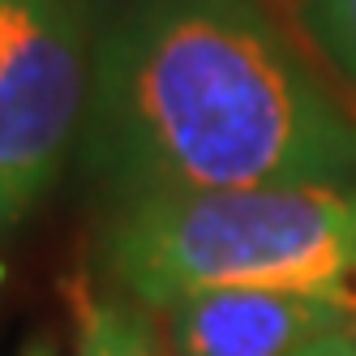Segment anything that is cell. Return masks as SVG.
<instances>
[{
	"label": "cell",
	"instance_id": "cell-1",
	"mask_svg": "<svg viewBox=\"0 0 356 356\" xmlns=\"http://www.w3.org/2000/svg\"><path fill=\"white\" fill-rule=\"evenodd\" d=\"M82 168L112 207L356 189V108L258 0H129L90 56Z\"/></svg>",
	"mask_w": 356,
	"mask_h": 356
},
{
	"label": "cell",
	"instance_id": "cell-2",
	"mask_svg": "<svg viewBox=\"0 0 356 356\" xmlns=\"http://www.w3.org/2000/svg\"><path fill=\"white\" fill-rule=\"evenodd\" d=\"M99 262L112 288L150 314L223 292L326 296L356 314V189H215L112 207Z\"/></svg>",
	"mask_w": 356,
	"mask_h": 356
},
{
	"label": "cell",
	"instance_id": "cell-3",
	"mask_svg": "<svg viewBox=\"0 0 356 356\" xmlns=\"http://www.w3.org/2000/svg\"><path fill=\"white\" fill-rule=\"evenodd\" d=\"M90 99L78 0H0V236L56 185Z\"/></svg>",
	"mask_w": 356,
	"mask_h": 356
},
{
	"label": "cell",
	"instance_id": "cell-4",
	"mask_svg": "<svg viewBox=\"0 0 356 356\" xmlns=\"http://www.w3.org/2000/svg\"><path fill=\"white\" fill-rule=\"evenodd\" d=\"M172 356H305L356 330V314L326 296L223 288L159 309Z\"/></svg>",
	"mask_w": 356,
	"mask_h": 356
},
{
	"label": "cell",
	"instance_id": "cell-5",
	"mask_svg": "<svg viewBox=\"0 0 356 356\" xmlns=\"http://www.w3.org/2000/svg\"><path fill=\"white\" fill-rule=\"evenodd\" d=\"M73 305V356H163V339L150 309L124 292H95L90 284L69 288Z\"/></svg>",
	"mask_w": 356,
	"mask_h": 356
},
{
	"label": "cell",
	"instance_id": "cell-6",
	"mask_svg": "<svg viewBox=\"0 0 356 356\" xmlns=\"http://www.w3.org/2000/svg\"><path fill=\"white\" fill-rule=\"evenodd\" d=\"M309 31L356 95V0H309Z\"/></svg>",
	"mask_w": 356,
	"mask_h": 356
},
{
	"label": "cell",
	"instance_id": "cell-7",
	"mask_svg": "<svg viewBox=\"0 0 356 356\" xmlns=\"http://www.w3.org/2000/svg\"><path fill=\"white\" fill-rule=\"evenodd\" d=\"M305 356H356V330H348V335H335V339H326V343L309 348Z\"/></svg>",
	"mask_w": 356,
	"mask_h": 356
},
{
	"label": "cell",
	"instance_id": "cell-8",
	"mask_svg": "<svg viewBox=\"0 0 356 356\" xmlns=\"http://www.w3.org/2000/svg\"><path fill=\"white\" fill-rule=\"evenodd\" d=\"M22 356H56V348L39 339V343H31V348H26V352H22Z\"/></svg>",
	"mask_w": 356,
	"mask_h": 356
}]
</instances>
